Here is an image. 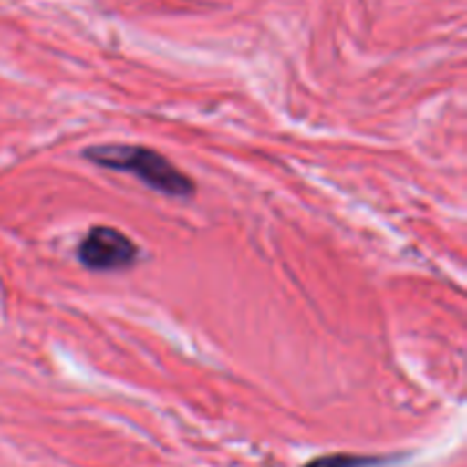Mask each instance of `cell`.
Returning <instances> with one entry per match:
<instances>
[{"mask_svg": "<svg viewBox=\"0 0 467 467\" xmlns=\"http://www.w3.org/2000/svg\"><path fill=\"white\" fill-rule=\"evenodd\" d=\"M82 158L96 167L126 171L153 192L171 199H190L196 192L194 181L169 162L162 153L137 144H96L82 150Z\"/></svg>", "mask_w": 467, "mask_h": 467, "instance_id": "obj_1", "label": "cell"}, {"mask_svg": "<svg viewBox=\"0 0 467 467\" xmlns=\"http://www.w3.org/2000/svg\"><path fill=\"white\" fill-rule=\"evenodd\" d=\"M392 459H379V456H356V454H328L313 459L304 467H381L390 465Z\"/></svg>", "mask_w": 467, "mask_h": 467, "instance_id": "obj_3", "label": "cell"}, {"mask_svg": "<svg viewBox=\"0 0 467 467\" xmlns=\"http://www.w3.org/2000/svg\"><path fill=\"white\" fill-rule=\"evenodd\" d=\"M78 260L91 272H121L140 260V249L117 228L94 226L78 244Z\"/></svg>", "mask_w": 467, "mask_h": 467, "instance_id": "obj_2", "label": "cell"}]
</instances>
